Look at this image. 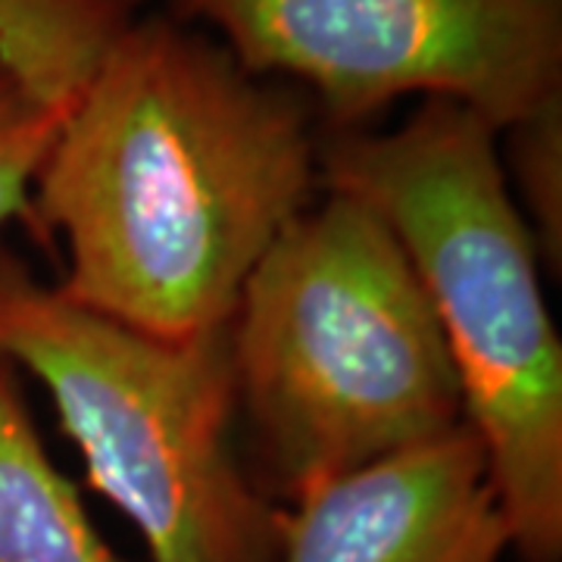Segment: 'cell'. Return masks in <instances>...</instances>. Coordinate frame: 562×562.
Instances as JSON below:
<instances>
[{"instance_id": "6", "label": "cell", "mask_w": 562, "mask_h": 562, "mask_svg": "<svg viewBox=\"0 0 562 562\" xmlns=\"http://www.w3.org/2000/svg\"><path fill=\"white\" fill-rule=\"evenodd\" d=\"M281 506L276 562H503L513 553L482 443L465 422Z\"/></svg>"}, {"instance_id": "1", "label": "cell", "mask_w": 562, "mask_h": 562, "mask_svg": "<svg viewBox=\"0 0 562 562\" xmlns=\"http://www.w3.org/2000/svg\"><path fill=\"white\" fill-rule=\"evenodd\" d=\"M313 106L191 22L144 16L66 110L32 191L57 284L162 341L228 325L250 272L319 184Z\"/></svg>"}, {"instance_id": "2", "label": "cell", "mask_w": 562, "mask_h": 562, "mask_svg": "<svg viewBox=\"0 0 562 562\" xmlns=\"http://www.w3.org/2000/svg\"><path fill=\"white\" fill-rule=\"evenodd\" d=\"M501 154L484 116L419 101L391 132H335L322 144L319 181L372 206L413 262L513 553L562 562V341Z\"/></svg>"}, {"instance_id": "8", "label": "cell", "mask_w": 562, "mask_h": 562, "mask_svg": "<svg viewBox=\"0 0 562 562\" xmlns=\"http://www.w3.org/2000/svg\"><path fill=\"white\" fill-rule=\"evenodd\" d=\"M138 0H0V66L54 110H69L135 20Z\"/></svg>"}, {"instance_id": "3", "label": "cell", "mask_w": 562, "mask_h": 562, "mask_svg": "<svg viewBox=\"0 0 562 562\" xmlns=\"http://www.w3.org/2000/svg\"><path fill=\"white\" fill-rule=\"evenodd\" d=\"M238 413L269 484H313L460 428L457 369L387 222L325 191L266 250L228 322Z\"/></svg>"}, {"instance_id": "5", "label": "cell", "mask_w": 562, "mask_h": 562, "mask_svg": "<svg viewBox=\"0 0 562 562\" xmlns=\"http://www.w3.org/2000/svg\"><path fill=\"white\" fill-rule=\"evenodd\" d=\"M262 79L301 85L335 132L403 98L497 132L562 94V0H172Z\"/></svg>"}, {"instance_id": "10", "label": "cell", "mask_w": 562, "mask_h": 562, "mask_svg": "<svg viewBox=\"0 0 562 562\" xmlns=\"http://www.w3.org/2000/svg\"><path fill=\"white\" fill-rule=\"evenodd\" d=\"M63 110L41 103L7 66H0V225H32V191Z\"/></svg>"}, {"instance_id": "9", "label": "cell", "mask_w": 562, "mask_h": 562, "mask_svg": "<svg viewBox=\"0 0 562 562\" xmlns=\"http://www.w3.org/2000/svg\"><path fill=\"white\" fill-rule=\"evenodd\" d=\"M503 172L543 269L562 272V94L501 132Z\"/></svg>"}, {"instance_id": "7", "label": "cell", "mask_w": 562, "mask_h": 562, "mask_svg": "<svg viewBox=\"0 0 562 562\" xmlns=\"http://www.w3.org/2000/svg\"><path fill=\"white\" fill-rule=\"evenodd\" d=\"M0 562H122L76 484L50 460L20 372L7 360H0Z\"/></svg>"}, {"instance_id": "4", "label": "cell", "mask_w": 562, "mask_h": 562, "mask_svg": "<svg viewBox=\"0 0 562 562\" xmlns=\"http://www.w3.org/2000/svg\"><path fill=\"white\" fill-rule=\"evenodd\" d=\"M0 360L32 375L88 484L150 562H276L281 513L232 447L228 325L162 341L103 319L0 247Z\"/></svg>"}]
</instances>
